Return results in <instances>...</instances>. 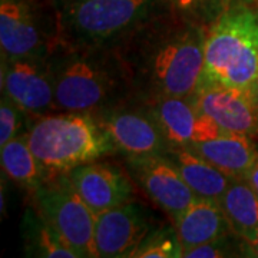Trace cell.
<instances>
[{
  "label": "cell",
  "mask_w": 258,
  "mask_h": 258,
  "mask_svg": "<svg viewBox=\"0 0 258 258\" xmlns=\"http://www.w3.org/2000/svg\"><path fill=\"white\" fill-rule=\"evenodd\" d=\"M258 79V12L230 3L205 36L201 82L224 85L255 99Z\"/></svg>",
  "instance_id": "3957f363"
},
{
  "label": "cell",
  "mask_w": 258,
  "mask_h": 258,
  "mask_svg": "<svg viewBox=\"0 0 258 258\" xmlns=\"http://www.w3.org/2000/svg\"><path fill=\"white\" fill-rule=\"evenodd\" d=\"M129 165L142 189L172 221L197 198L172 159L162 154L129 158Z\"/></svg>",
  "instance_id": "8fae6325"
},
{
  "label": "cell",
  "mask_w": 258,
  "mask_h": 258,
  "mask_svg": "<svg viewBox=\"0 0 258 258\" xmlns=\"http://www.w3.org/2000/svg\"><path fill=\"white\" fill-rule=\"evenodd\" d=\"M56 39L45 30L29 0L0 2L2 57H46Z\"/></svg>",
  "instance_id": "ba28073f"
},
{
  "label": "cell",
  "mask_w": 258,
  "mask_h": 258,
  "mask_svg": "<svg viewBox=\"0 0 258 258\" xmlns=\"http://www.w3.org/2000/svg\"><path fill=\"white\" fill-rule=\"evenodd\" d=\"M149 116L171 147H188L225 132L217 122L197 109L192 96L152 98L149 99Z\"/></svg>",
  "instance_id": "9c48e42d"
},
{
  "label": "cell",
  "mask_w": 258,
  "mask_h": 258,
  "mask_svg": "<svg viewBox=\"0 0 258 258\" xmlns=\"http://www.w3.org/2000/svg\"><path fill=\"white\" fill-rule=\"evenodd\" d=\"M255 103H257V108H258V79H257V86H255Z\"/></svg>",
  "instance_id": "4316f807"
},
{
  "label": "cell",
  "mask_w": 258,
  "mask_h": 258,
  "mask_svg": "<svg viewBox=\"0 0 258 258\" xmlns=\"http://www.w3.org/2000/svg\"><path fill=\"white\" fill-rule=\"evenodd\" d=\"M2 89L28 115L39 118L56 111L46 57H2Z\"/></svg>",
  "instance_id": "52a82bcc"
},
{
  "label": "cell",
  "mask_w": 258,
  "mask_h": 258,
  "mask_svg": "<svg viewBox=\"0 0 258 258\" xmlns=\"http://www.w3.org/2000/svg\"><path fill=\"white\" fill-rule=\"evenodd\" d=\"M186 148L231 178H245L258 155L251 137L228 131L217 138L195 142Z\"/></svg>",
  "instance_id": "2e32d148"
},
{
  "label": "cell",
  "mask_w": 258,
  "mask_h": 258,
  "mask_svg": "<svg viewBox=\"0 0 258 258\" xmlns=\"http://www.w3.org/2000/svg\"><path fill=\"white\" fill-rule=\"evenodd\" d=\"M32 234V244L37 257L47 258H76L75 252L69 248L53 228L42 217L40 222H36Z\"/></svg>",
  "instance_id": "44dd1931"
},
{
  "label": "cell",
  "mask_w": 258,
  "mask_h": 258,
  "mask_svg": "<svg viewBox=\"0 0 258 258\" xmlns=\"http://www.w3.org/2000/svg\"><path fill=\"white\" fill-rule=\"evenodd\" d=\"M182 257V248L175 228L152 230L139 245L134 258H176Z\"/></svg>",
  "instance_id": "ffe728a7"
},
{
  "label": "cell",
  "mask_w": 258,
  "mask_h": 258,
  "mask_svg": "<svg viewBox=\"0 0 258 258\" xmlns=\"http://www.w3.org/2000/svg\"><path fill=\"white\" fill-rule=\"evenodd\" d=\"M28 139L43 171L55 174H66L113 149L92 115L75 112L39 116Z\"/></svg>",
  "instance_id": "5b68a950"
},
{
  "label": "cell",
  "mask_w": 258,
  "mask_h": 258,
  "mask_svg": "<svg viewBox=\"0 0 258 258\" xmlns=\"http://www.w3.org/2000/svg\"><path fill=\"white\" fill-rule=\"evenodd\" d=\"M113 145L129 158L162 154L168 142L157 123L148 115L137 111L109 109L95 118Z\"/></svg>",
  "instance_id": "4fadbf2b"
},
{
  "label": "cell",
  "mask_w": 258,
  "mask_h": 258,
  "mask_svg": "<svg viewBox=\"0 0 258 258\" xmlns=\"http://www.w3.org/2000/svg\"><path fill=\"white\" fill-rule=\"evenodd\" d=\"M46 60L59 112L92 115L109 111L132 82L120 53L109 47L74 46L56 40Z\"/></svg>",
  "instance_id": "6da1fadb"
},
{
  "label": "cell",
  "mask_w": 258,
  "mask_h": 258,
  "mask_svg": "<svg viewBox=\"0 0 258 258\" xmlns=\"http://www.w3.org/2000/svg\"><path fill=\"white\" fill-rule=\"evenodd\" d=\"M40 217L53 228L76 258H98L95 251L96 215L83 203L64 174L35 191Z\"/></svg>",
  "instance_id": "8992f818"
},
{
  "label": "cell",
  "mask_w": 258,
  "mask_h": 258,
  "mask_svg": "<svg viewBox=\"0 0 258 258\" xmlns=\"http://www.w3.org/2000/svg\"><path fill=\"white\" fill-rule=\"evenodd\" d=\"M64 175L95 215L131 201L132 184L118 166L92 161Z\"/></svg>",
  "instance_id": "5bb4252c"
},
{
  "label": "cell",
  "mask_w": 258,
  "mask_h": 258,
  "mask_svg": "<svg viewBox=\"0 0 258 258\" xmlns=\"http://www.w3.org/2000/svg\"><path fill=\"white\" fill-rule=\"evenodd\" d=\"M172 9L188 16H212L215 19L225 9L230 0H166Z\"/></svg>",
  "instance_id": "603a6c76"
},
{
  "label": "cell",
  "mask_w": 258,
  "mask_h": 258,
  "mask_svg": "<svg viewBox=\"0 0 258 258\" xmlns=\"http://www.w3.org/2000/svg\"><path fill=\"white\" fill-rule=\"evenodd\" d=\"M231 231L247 244L258 238V195L245 178H232L220 201Z\"/></svg>",
  "instance_id": "ac0fdd59"
},
{
  "label": "cell",
  "mask_w": 258,
  "mask_h": 258,
  "mask_svg": "<svg viewBox=\"0 0 258 258\" xmlns=\"http://www.w3.org/2000/svg\"><path fill=\"white\" fill-rule=\"evenodd\" d=\"M245 179L248 181V184L252 186V189L255 191V194L258 195V155L254 161L252 166L249 168V171L245 175Z\"/></svg>",
  "instance_id": "d4e9b609"
},
{
  "label": "cell",
  "mask_w": 258,
  "mask_h": 258,
  "mask_svg": "<svg viewBox=\"0 0 258 258\" xmlns=\"http://www.w3.org/2000/svg\"><path fill=\"white\" fill-rule=\"evenodd\" d=\"M151 231L145 211L132 201L101 212L95 218L96 257H134Z\"/></svg>",
  "instance_id": "30bf717a"
},
{
  "label": "cell",
  "mask_w": 258,
  "mask_h": 258,
  "mask_svg": "<svg viewBox=\"0 0 258 258\" xmlns=\"http://www.w3.org/2000/svg\"><path fill=\"white\" fill-rule=\"evenodd\" d=\"M169 155V159H172L197 198L220 204L222 195L232 181L231 176L224 174L186 147H171Z\"/></svg>",
  "instance_id": "e0dca14e"
},
{
  "label": "cell",
  "mask_w": 258,
  "mask_h": 258,
  "mask_svg": "<svg viewBox=\"0 0 258 258\" xmlns=\"http://www.w3.org/2000/svg\"><path fill=\"white\" fill-rule=\"evenodd\" d=\"M249 247H251V249H252V252H254L252 255H254V257H258V238L255 241H254V242H252V244H251Z\"/></svg>",
  "instance_id": "484cf974"
},
{
  "label": "cell",
  "mask_w": 258,
  "mask_h": 258,
  "mask_svg": "<svg viewBox=\"0 0 258 258\" xmlns=\"http://www.w3.org/2000/svg\"><path fill=\"white\" fill-rule=\"evenodd\" d=\"M197 109L224 131L257 135L258 108L255 99L237 89L212 82H201L192 95Z\"/></svg>",
  "instance_id": "7c38bea8"
},
{
  "label": "cell",
  "mask_w": 258,
  "mask_h": 258,
  "mask_svg": "<svg viewBox=\"0 0 258 258\" xmlns=\"http://www.w3.org/2000/svg\"><path fill=\"white\" fill-rule=\"evenodd\" d=\"M25 111L10 99L9 96H2L0 105V147L6 145L9 141L19 135V129L22 126V118Z\"/></svg>",
  "instance_id": "7402d4cb"
},
{
  "label": "cell",
  "mask_w": 258,
  "mask_h": 258,
  "mask_svg": "<svg viewBox=\"0 0 258 258\" xmlns=\"http://www.w3.org/2000/svg\"><path fill=\"white\" fill-rule=\"evenodd\" d=\"M154 6L155 0H57L56 40L109 47L148 23Z\"/></svg>",
  "instance_id": "277c9868"
},
{
  "label": "cell",
  "mask_w": 258,
  "mask_h": 258,
  "mask_svg": "<svg viewBox=\"0 0 258 258\" xmlns=\"http://www.w3.org/2000/svg\"><path fill=\"white\" fill-rule=\"evenodd\" d=\"M207 30L185 20L166 22L149 29L138 45L135 62L125 64L137 69L148 88L149 99L158 96L191 98L204 72Z\"/></svg>",
  "instance_id": "7a4b0ae2"
},
{
  "label": "cell",
  "mask_w": 258,
  "mask_h": 258,
  "mask_svg": "<svg viewBox=\"0 0 258 258\" xmlns=\"http://www.w3.org/2000/svg\"><path fill=\"white\" fill-rule=\"evenodd\" d=\"M2 148V166L10 179L23 188L36 191L43 184L45 171L29 145L28 134L16 135Z\"/></svg>",
  "instance_id": "d6986e66"
},
{
  "label": "cell",
  "mask_w": 258,
  "mask_h": 258,
  "mask_svg": "<svg viewBox=\"0 0 258 258\" xmlns=\"http://www.w3.org/2000/svg\"><path fill=\"white\" fill-rule=\"evenodd\" d=\"M230 241L227 240V235L218 240L205 242L201 245H197L194 248L185 251L182 257L186 258H221L232 255L230 254Z\"/></svg>",
  "instance_id": "cb8c5ba5"
},
{
  "label": "cell",
  "mask_w": 258,
  "mask_h": 258,
  "mask_svg": "<svg viewBox=\"0 0 258 258\" xmlns=\"http://www.w3.org/2000/svg\"><path fill=\"white\" fill-rule=\"evenodd\" d=\"M174 225L182 254L197 245L225 237L231 231L221 205L203 198H195L174 220Z\"/></svg>",
  "instance_id": "9a60e30c"
}]
</instances>
